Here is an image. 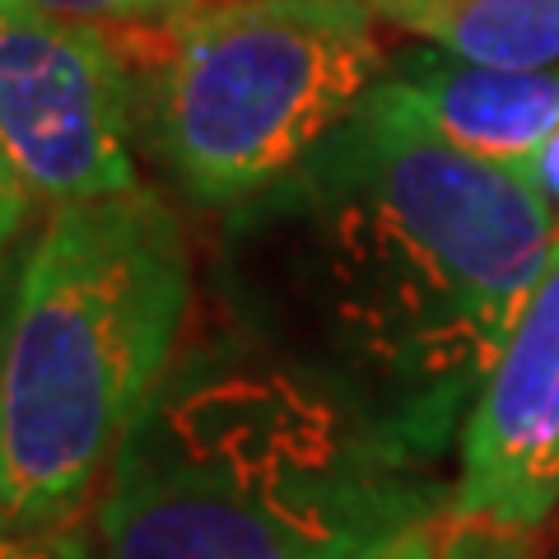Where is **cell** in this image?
I'll use <instances>...</instances> for the list:
<instances>
[{
    "label": "cell",
    "mask_w": 559,
    "mask_h": 559,
    "mask_svg": "<svg viewBox=\"0 0 559 559\" xmlns=\"http://www.w3.org/2000/svg\"><path fill=\"white\" fill-rule=\"evenodd\" d=\"M224 215L238 331L433 462L559 229L518 168L443 140L392 80L289 178Z\"/></svg>",
    "instance_id": "6da1fadb"
},
{
    "label": "cell",
    "mask_w": 559,
    "mask_h": 559,
    "mask_svg": "<svg viewBox=\"0 0 559 559\" xmlns=\"http://www.w3.org/2000/svg\"><path fill=\"white\" fill-rule=\"evenodd\" d=\"M448 503L433 457L234 331L173 364L90 532L98 559H369Z\"/></svg>",
    "instance_id": "7a4b0ae2"
},
{
    "label": "cell",
    "mask_w": 559,
    "mask_h": 559,
    "mask_svg": "<svg viewBox=\"0 0 559 559\" xmlns=\"http://www.w3.org/2000/svg\"><path fill=\"white\" fill-rule=\"evenodd\" d=\"M187 312L191 248L150 187L43 219L5 312V532L84 518L178 364Z\"/></svg>",
    "instance_id": "3957f363"
},
{
    "label": "cell",
    "mask_w": 559,
    "mask_h": 559,
    "mask_svg": "<svg viewBox=\"0 0 559 559\" xmlns=\"http://www.w3.org/2000/svg\"><path fill=\"white\" fill-rule=\"evenodd\" d=\"M388 70L364 0H219L178 24L154 150L191 201L234 210L312 159Z\"/></svg>",
    "instance_id": "277c9868"
},
{
    "label": "cell",
    "mask_w": 559,
    "mask_h": 559,
    "mask_svg": "<svg viewBox=\"0 0 559 559\" xmlns=\"http://www.w3.org/2000/svg\"><path fill=\"white\" fill-rule=\"evenodd\" d=\"M131 84L103 28L0 0V191L5 238L38 215L135 191Z\"/></svg>",
    "instance_id": "5b68a950"
},
{
    "label": "cell",
    "mask_w": 559,
    "mask_h": 559,
    "mask_svg": "<svg viewBox=\"0 0 559 559\" xmlns=\"http://www.w3.org/2000/svg\"><path fill=\"white\" fill-rule=\"evenodd\" d=\"M559 509V229L457 433L452 513L536 532Z\"/></svg>",
    "instance_id": "8992f818"
},
{
    "label": "cell",
    "mask_w": 559,
    "mask_h": 559,
    "mask_svg": "<svg viewBox=\"0 0 559 559\" xmlns=\"http://www.w3.org/2000/svg\"><path fill=\"white\" fill-rule=\"evenodd\" d=\"M388 80L443 140L489 164L518 168L559 127V66H476L425 43L392 57Z\"/></svg>",
    "instance_id": "52a82bcc"
},
{
    "label": "cell",
    "mask_w": 559,
    "mask_h": 559,
    "mask_svg": "<svg viewBox=\"0 0 559 559\" xmlns=\"http://www.w3.org/2000/svg\"><path fill=\"white\" fill-rule=\"evenodd\" d=\"M401 28L476 66H559V0H439L411 10Z\"/></svg>",
    "instance_id": "ba28073f"
},
{
    "label": "cell",
    "mask_w": 559,
    "mask_h": 559,
    "mask_svg": "<svg viewBox=\"0 0 559 559\" xmlns=\"http://www.w3.org/2000/svg\"><path fill=\"white\" fill-rule=\"evenodd\" d=\"M38 14L84 28H121V24H164L178 20L187 24L191 14H201L197 0H24Z\"/></svg>",
    "instance_id": "9c48e42d"
},
{
    "label": "cell",
    "mask_w": 559,
    "mask_h": 559,
    "mask_svg": "<svg viewBox=\"0 0 559 559\" xmlns=\"http://www.w3.org/2000/svg\"><path fill=\"white\" fill-rule=\"evenodd\" d=\"M433 559H532V536L513 527H495V522L480 518H462L448 503V513L439 518Z\"/></svg>",
    "instance_id": "30bf717a"
},
{
    "label": "cell",
    "mask_w": 559,
    "mask_h": 559,
    "mask_svg": "<svg viewBox=\"0 0 559 559\" xmlns=\"http://www.w3.org/2000/svg\"><path fill=\"white\" fill-rule=\"evenodd\" d=\"M0 559H98V555H94V532L84 522H57V527L5 532Z\"/></svg>",
    "instance_id": "8fae6325"
},
{
    "label": "cell",
    "mask_w": 559,
    "mask_h": 559,
    "mask_svg": "<svg viewBox=\"0 0 559 559\" xmlns=\"http://www.w3.org/2000/svg\"><path fill=\"white\" fill-rule=\"evenodd\" d=\"M518 178L527 182L540 201L550 205V215L559 219V127L540 140V145L518 164Z\"/></svg>",
    "instance_id": "7c38bea8"
},
{
    "label": "cell",
    "mask_w": 559,
    "mask_h": 559,
    "mask_svg": "<svg viewBox=\"0 0 559 559\" xmlns=\"http://www.w3.org/2000/svg\"><path fill=\"white\" fill-rule=\"evenodd\" d=\"M448 513V509H443ZM439 513V518H443ZM439 518L433 522H425V527H415V532H406L401 540H392L388 550H378V555H369V559H433V546H439Z\"/></svg>",
    "instance_id": "4fadbf2b"
}]
</instances>
